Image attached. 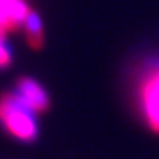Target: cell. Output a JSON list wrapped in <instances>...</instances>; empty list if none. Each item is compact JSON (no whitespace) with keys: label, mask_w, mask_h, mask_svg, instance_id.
<instances>
[{"label":"cell","mask_w":159,"mask_h":159,"mask_svg":"<svg viewBox=\"0 0 159 159\" xmlns=\"http://www.w3.org/2000/svg\"><path fill=\"white\" fill-rule=\"evenodd\" d=\"M33 109L21 94L3 93L0 96V121L6 130L21 140H34L37 137V124Z\"/></svg>","instance_id":"obj_1"},{"label":"cell","mask_w":159,"mask_h":159,"mask_svg":"<svg viewBox=\"0 0 159 159\" xmlns=\"http://www.w3.org/2000/svg\"><path fill=\"white\" fill-rule=\"evenodd\" d=\"M9 62H11V55H9L7 49L3 44V40H2V35H0V68L9 65Z\"/></svg>","instance_id":"obj_6"},{"label":"cell","mask_w":159,"mask_h":159,"mask_svg":"<svg viewBox=\"0 0 159 159\" xmlns=\"http://www.w3.org/2000/svg\"><path fill=\"white\" fill-rule=\"evenodd\" d=\"M16 87L19 90V94L24 97V100L30 105V108L34 112H44L50 106V99L47 96L44 89L30 77H21L16 81Z\"/></svg>","instance_id":"obj_4"},{"label":"cell","mask_w":159,"mask_h":159,"mask_svg":"<svg viewBox=\"0 0 159 159\" xmlns=\"http://www.w3.org/2000/svg\"><path fill=\"white\" fill-rule=\"evenodd\" d=\"M24 28H25V37H27V43L30 47L34 50L41 49L44 43V31H43L41 18L35 9L30 7L27 18L24 21Z\"/></svg>","instance_id":"obj_5"},{"label":"cell","mask_w":159,"mask_h":159,"mask_svg":"<svg viewBox=\"0 0 159 159\" xmlns=\"http://www.w3.org/2000/svg\"><path fill=\"white\" fill-rule=\"evenodd\" d=\"M30 6L25 0H0V35L15 31L24 24Z\"/></svg>","instance_id":"obj_3"},{"label":"cell","mask_w":159,"mask_h":159,"mask_svg":"<svg viewBox=\"0 0 159 159\" xmlns=\"http://www.w3.org/2000/svg\"><path fill=\"white\" fill-rule=\"evenodd\" d=\"M140 102L149 128L159 134V66L149 69L140 84Z\"/></svg>","instance_id":"obj_2"}]
</instances>
